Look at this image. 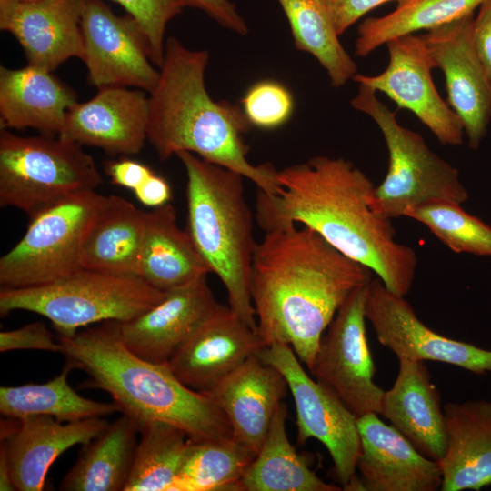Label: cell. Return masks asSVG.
<instances>
[{
  "mask_svg": "<svg viewBox=\"0 0 491 491\" xmlns=\"http://www.w3.org/2000/svg\"><path fill=\"white\" fill-rule=\"evenodd\" d=\"M276 193L257 192L256 220L264 232L301 224L345 256L376 274L392 292L406 296L417 258L396 241L391 220L370 201L374 184L352 162L316 156L278 170Z\"/></svg>",
  "mask_w": 491,
  "mask_h": 491,
  "instance_id": "6da1fadb",
  "label": "cell"
},
{
  "mask_svg": "<svg viewBox=\"0 0 491 491\" xmlns=\"http://www.w3.org/2000/svg\"><path fill=\"white\" fill-rule=\"evenodd\" d=\"M371 270L314 230L297 225L265 232L254 253L250 294L265 346H289L309 369L340 306Z\"/></svg>",
  "mask_w": 491,
  "mask_h": 491,
  "instance_id": "7a4b0ae2",
  "label": "cell"
},
{
  "mask_svg": "<svg viewBox=\"0 0 491 491\" xmlns=\"http://www.w3.org/2000/svg\"><path fill=\"white\" fill-rule=\"evenodd\" d=\"M208 62L206 50L166 39L158 81L148 95L147 141L161 160L189 152L240 174L258 191L276 193L278 170L247 158L244 135L251 125L242 108L210 96L205 82Z\"/></svg>",
  "mask_w": 491,
  "mask_h": 491,
  "instance_id": "3957f363",
  "label": "cell"
},
{
  "mask_svg": "<svg viewBox=\"0 0 491 491\" xmlns=\"http://www.w3.org/2000/svg\"><path fill=\"white\" fill-rule=\"evenodd\" d=\"M61 353L90 377L85 387L108 393L120 410L140 427L161 421L183 429L193 442L232 437L230 425L213 400L172 373L167 364L146 361L129 351L111 321L59 336Z\"/></svg>",
  "mask_w": 491,
  "mask_h": 491,
  "instance_id": "277c9868",
  "label": "cell"
},
{
  "mask_svg": "<svg viewBox=\"0 0 491 491\" xmlns=\"http://www.w3.org/2000/svg\"><path fill=\"white\" fill-rule=\"evenodd\" d=\"M186 175L187 231L224 285L229 307L256 329L250 294L252 260L257 243L240 174L179 152Z\"/></svg>",
  "mask_w": 491,
  "mask_h": 491,
  "instance_id": "5b68a950",
  "label": "cell"
},
{
  "mask_svg": "<svg viewBox=\"0 0 491 491\" xmlns=\"http://www.w3.org/2000/svg\"><path fill=\"white\" fill-rule=\"evenodd\" d=\"M166 292L136 276H119L81 268L48 284L1 288L2 316L15 310L47 318L61 337L98 322L131 320L157 305Z\"/></svg>",
  "mask_w": 491,
  "mask_h": 491,
  "instance_id": "8992f818",
  "label": "cell"
},
{
  "mask_svg": "<svg viewBox=\"0 0 491 491\" xmlns=\"http://www.w3.org/2000/svg\"><path fill=\"white\" fill-rule=\"evenodd\" d=\"M351 105L373 119L388 150L387 174L370 201L376 214L391 220L431 201L461 205L468 199L458 170L434 153L419 134L403 127L376 91L359 84Z\"/></svg>",
  "mask_w": 491,
  "mask_h": 491,
  "instance_id": "52a82bcc",
  "label": "cell"
},
{
  "mask_svg": "<svg viewBox=\"0 0 491 491\" xmlns=\"http://www.w3.org/2000/svg\"><path fill=\"white\" fill-rule=\"evenodd\" d=\"M103 182L83 145L61 135L20 136L0 129V205L29 217Z\"/></svg>",
  "mask_w": 491,
  "mask_h": 491,
  "instance_id": "ba28073f",
  "label": "cell"
},
{
  "mask_svg": "<svg viewBox=\"0 0 491 491\" xmlns=\"http://www.w3.org/2000/svg\"><path fill=\"white\" fill-rule=\"evenodd\" d=\"M105 197L84 191L31 216L25 235L0 258L1 288L41 286L83 268L84 243Z\"/></svg>",
  "mask_w": 491,
  "mask_h": 491,
  "instance_id": "9c48e42d",
  "label": "cell"
},
{
  "mask_svg": "<svg viewBox=\"0 0 491 491\" xmlns=\"http://www.w3.org/2000/svg\"><path fill=\"white\" fill-rule=\"evenodd\" d=\"M257 356L285 377L296 411L297 442L316 438L327 449L343 490H356L361 443L357 416L327 386L312 378L293 349L275 343Z\"/></svg>",
  "mask_w": 491,
  "mask_h": 491,
  "instance_id": "30bf717a",
  "label": "cell"
},
{
  "mask_svg": "<svg viewBox=\"0 0 491 491\" xmlns=\"http://www.w3.org/2000/svg\"><path fill=\"white\" fill-rule=\"evenodd\" d=\"M368 284L356 288L340 306L308 369L356 416L381 415L385 393L373 381L375 366L366 334Z\"/></svg>",
  "mask_w": 491,
  "mask_h": 491,
  "instance_id": "8fae6325",
  "label": "cell"
},
{
  "mask_svg": "<svg viewBox=\"0 0 491 491\" xmlns=\"http://www.w3.org/2000/svg\"><path fill=\"white\" fill-rule=\"evenodd\" d=\"M82 61L88 83L97 88L126 86L150 94L159 68L154 66L145 36L130 16H119L103 0H85L81 17Z\"/></svg>",
  "mask_w": 491,
  "mask_h": 491,
  "instance_id": "7c38bea8",
  "label": "cell"
},
{
  "mask_svg": "<svg viewBox=\"0 0 491 491\" xmlns=\"http://www.w3.org/2000/svg\"><path fill=\"white\" fill-rule=\"evenodd\" d=\"M365 315L380 344L397 359L438 361L476 375L491 372V350L433 331L417 317L404 296L389 290L379 278L367 286Z\"/></svg>",
  "mask_w": 491,
  "mask_h": 491,
  "instance_id": "4fadbf2b",
  "label": "cell"
},
{
  "mask_svg": "<svg viewBox=\"0 0 491 491\" xmlns=\"http://www.w3.org/2000/svg\"><path fill=\"white\" fill-rule=\"evenodd\" d=\"M386 46L389 62L382 73L356 74L352 80L385 94L399 108L409 110L442 145H461L463 125L434 85V66L423 35H407L391 40Z\"/></svg>",
  "mask_w": 491,
  "mask_h": 491,
  "instance_id": "5bb4252c",
  "label": "cell"
},
{
  "mask_svg": "<svg viewBox=\"0 0 491 491\" xmlns=\"http://www.w3.org/2000/svg\"><path fill=\"white\" fill-rule=\"evenodd\" d=\"M474 13L423 35L434 68L445 76L448 105L476 149L491 120V82L472 40Z\"/></svg>",
  "mask_w": 491,
  "mask_h": 491,
  "instance_id": "9a60e30c",
  "label": "cell"
},
{
  "mask_svg": "<svg viewBox=\"0 0 491 491\" xmlns=\"http://www.w3.org/2000/svg\"><path fill=\"white\" fill-rule=\"evenodd\" d=\"M218 305L205 276L166 291L163 300L138 316L111 324L133 354L152 363L167 364Z\"/></svg>",
  "mask_w": 491,
  "mask_h": 491,
  "instance_id": "2e32d148",
  "label": "cell"
},
{
  "mask_svg": "<svg viewBox=\"0 0 491 491\" xmlns=\"http://www.w3.org/2000/svg\"><path fill=\"white\" fill-rule=\"evenodd\" d=\"M265 346L256 329L219 304L167 366L184 385L205 393Z\"/></svg>",
  "mask_w": 491,
  "mask_h": 491,
  "instance_id": "e0dca14e",
  "label": "cell"
},
{
  "mask_svg": "<svg viewBox=\"0 0 491 491\" xmlns=\"http://www.w3.org/2000/svg\"><path fill=\"white\" fill-rule=\"evenodd\" d=\"M85 0H0V29L24 50L27 65L49 72L83 59L81 17Z\"/></svg>",
  "mask_w": 491,
  "mask_h": 491,
  "instance_id": "ac0fdd59",
  "label": "cell"
},
{
  "mask_svg": "<svg viewBox=\"0 0 491 491\" xmlns=\"http://www.w3.org/2000/svg\"><path fill=\"white\" fill-rule=\"evenodd\" d=\"M148 115L146 92L105 86L98 88L91 99L70 107L58 135L109 154L132 155L139 153L147 140Z\"/></svg>",
  "mask_w": 491,
  "mask_h": 491,
  "instance_id": "d6986e66",
  "label": "cell"
},
{
  "mask_svg": "<svg viewBox=\"0 0 491 491\" xmlns=\"http://www.w3.org/2000/svg\"><path fill=\"white\" fill-rule=\"evenodd\" d=\"M361 443L357 461L358 490L436 491L441 488L438 461L418 452L376 413L357 416Z\"/></svg>",
  "mask_w": 491,
  "mask_h": 491,
  "instance_id": "ffe728a7",
  "label": "cell"
},
{
  "mask_svg": "<svg viewBox=\"0 0 491 491\" xmlns=\"http://www.w3.org/2000/svg\"><path fill=\"white\" fill-rule=\"evenodd\" d=\"M288 390L282 374L256 355L204 394L225 416L232 437L256 456Z\"/></svg>",
  "mask_w": 491,
  "mask_h": 491,
  "instance_id": "44dd1931",
  "label": "cell"
},
{
  "mask_svg": "<svg viewBox=\"0 0 491 491\" xmlns=\"http://www.w3.org/2000/svg\"><path fill=\"white\" fill-rule=\"evenodd\" d=\"M108 425L105 417L65 423L47 416L20 419L15 432L1 440L15 490H43L58 456L75 445L86 444Z\"/></svg>",
  "mask_w": 491,
  "mask_h": 491,
  "instance_id": "7402d4cb",
  "label": "cell"
},
{
  "mask_svg": "<svg viewBox=\"0 0 491 491\" xmlns=\"http://www.w3.org/2000/svg\"><path fill=\"white\" fill-rule=\"evenodd\" d=\"M393 386L385 391L381 415L426 457L439 461L447 446L440 395L423 361L398 358Z\"/></svg>",
  "mask_w": 491,
  "mask_h": 491,
  "instance_id": "603a6c76",
  "label": "cell"
},
{
  "mask_svg": "<svg viewBox=\"0 0 491 491\" xmlns=\"http://www.w3.org/2000/svg\"><path fill=\"white\" fill-rule=\"evenodd\" d=\"M447 446L438 461L442 491L480 490L491 485V401L466 400L443 407Z\"/></svg>",
  "mask_w": 491,
  "mask_h": 491,
  "instance_id": "cb8c5ba5",
  "label": "cell"
},
{
  "mask_svg": "<svg viewBox=\"0 0 491 491\" xmlns=\"http://www.w3.org/2000/svg\"><path fill=\"white\" fill-rule=\"evenodd\" d=\"M77 95L47 70L27 65L0 67V126L33 128L43 135H60Z\"/></svg>",
  "mask_w": 491,
  "mask_h": 491,
  "instance_id": "d4e9b609",
  "label": "cell"
},
{
  "mask_svg": "<svg viewBox=\"0 0 491 491\" xmlns=\"http://www.w3.org/2000/svg\"><path fill=\"white\" fill-rule=\"evenodd\" d=\"M144 217L138 277L166 292L211 273L188 231L179 227L171 203L144 212Z\"/></svg>",
  "mask_w": 491,
  "mask_h": 491,
  "instance_id": "484cf974",
  "label": "cell"
},
{
  "mask_svg": "<svg viewBox=\"0 0 491 491\" xmlns=\"http://www.w3.org/2000/svg\"><path fill=\"white\" fill-rule=\"evenodd\" d=\"M144 231L143 211L123 197L105 195L84 243L82 267L137 276Z\"/></svg>",
  "mask_w": 491,
  "mask_h": 491,
  "instance_id": "4316f807",
  "label": "cell"
},
{
  "mask_svg": "<svg viewBox=\"0 0 491 491\" xmlns=\"http://www.w3.org/2000/svg\"><path fill=\"white\" fill-rule=\"evenodd\" d=\"M140 426L122 414L99 436L82 445L62 478L63 491H124L131 474Z\"/></svg>",
  "mask_w": 491,
  "mask_h": 491,
  "instance_id": "83f0119b",
  "label": "cell"
},
{
  "mask_svg": "<svg viewBox=\"0 0 491 491\" xmlns=\"http://www.w3.org/2000/svg\"><path fill=\"white\" fill-rule=\"evenodd\" d=\"M286 405L282 402L267 435L237 484L236 491H340L310 469L291 444L286 429Z\"/></svg>",
  "mask_w": 491,
  "mask_h": 491,
  "instance_id": "f1b7e54d",
  "label": "cell"
},
{
  "mask_svg": "<svg viewBox=\"0 0 491 491\" xmlns=\"http://www.w3.org/2000/svg\"><path fill=\"white\" fill-rule=\"evenodd\" d=\"M72 369L74 366L67 362L58 376L45 383L1 386V414L18 419L47 416L61 422H74L120 412L115 402L95 401L75 391L67 380Z\"/></svg>",
  "mask_w": 491,
  "mask_h": 491,
  "instance_id": "f546056e",
  "label": "cell"
},
{
  "mask_svg": "<svg viewBox=\"0 0 491 491\" xmlns=\"http://www.w3.org/2000/svg\"><path fill=\"white\" fill-rule=\"evenodd\" d=\"M288 20L296 49L312 55L334 87L356 75L357 65L339 40L326 0H278Z\"/></svg>",
  "mask_w": 491,
  "mask_h": 491,
  "instance_id": "4dcf8cb0",
  "label": "cell"
},
{
  "mask_svg": "<svg viewBox=\"0 0 491 491\" xmlns=\"http://www.w3.org/2000/svg\"><path fill=\"white\" fill-rule=\"evenodd\" d=\"M484 0H398L391 13L365 19L357 30L356 56L365 57L391 40L433 30L469 14Z\"/></svg>",
  "mask_w": 491,
  "mask_h": 491,
  "instance_id": "1f68e13d",
  "label": "cell"
},
{
  "mask_svg": "<svg viewBox=\"0 0 491 491\" xmlns=\"http://www.w3.org/2000/svg\"><path fill=\"white\" fill-rule=\"evenodd\" d=\"M256 455L233 437L193 442L169 491H236Z\"/></svg>",
  "mask_w": 491,
  "mask_h": 491,
  "instance_id": "d6a6232c",
  "label": "cell"
},
{
  "mask_svg": "<svg viewBox=\"0 0 491 491\" xmlns=\"http://www.w3.org/2000/svg\"><path fill=\"white\" fill-rule=\"evenodd\" d=\"M190 438L161 421L144 424L124 491H169L184 462Z\"/></svg>",
  "mask_w": 491,
  "mask_h": 491,
  "instance_id": "836d02e7",
  "label": "cell"
},
{
  "mask_svg": "<svg viewBox=\"0 0 491 491\" xmlns=\"http://www.w3.org/2000/svg\"><path fill=\"white\" fill-rule=\"evenodd\" d=\"M406 216L425 225L456 253L491 256V226L464 211L460 204L431 201L411 209Z\"/></svg>",
  "mask_w": 491,
  "mask_h": 491,
  "instance_id": "e575fe53",
  "label": "cell"
},
{
  "mask_svg": "<svg viewBox=\"0 0 491 491\" xmlns=\"http://www.w3.org/2000/svg\"><path fill=\"white\" fill-rule=\"evenodd\" d=\"M242 110L251 125L271 130L284 125L292 116L295 102L291 92L275 80L252 85L241 99Z\"/></svg>",
  "mask_w": 491,
  "mask_h": 491,
  "instance_id": "d590c367",
  "label": "cell"
},
{
  "mask_svg": "<svg viewBox=\"0 0 491 491\" xmlns=\"http://www.w3.org/2000/svg\"><path fill=\"white\" fill-rule=\"evenodd\" d=\"M121 5L143 31L154 65L164 61L167 24L186 6L184 0H113Z\"/></svg>",
  "mask_w": 491,
  "mask_h": 491,
  "instance_id": "8d00e7d4",
  "label": "cell"
},
{
  "mask_svg": "<svg viewBox=\"0 0 491 491\" xmlns=\"http://www.w3.org/2000/svg\"><path fill=\"white\" fill-rule=\"evenodd\" d=\"M40 350L61 353L60 342L42 321L27 324L19 328L0 333V351Z\"/></svg>",
  "mask_w": 491,
  "mask_h": 491,
  "instance_id": "74e56055",
  "label": "cell"
},
{
  "mask_svg": "<svg viewBox=\"0 0 491 491\" xmlns=\"http://www.w3.org/2000/svg\"><path fill=\"white\" fill-rule=\"evenodd\" d=\"M186 6L197 8L223 27L241 35L248 32L246 20L229 0H184Z\"/></svg>",
  "mask_w": 491,
  "mask_h": 491,
  "instance_id": "f35d334b",
  "label": "cell"
},
{
  "mask_svg": "<svg viewBox=\"0 0 491 491\" xmlns=\"http://www.w3.org/2000/svg\"><path fill=\"white\" fill-rule=\"evenodd\" d=\"M338 35L344 34L363 15L393 0H326ZM398 1V0H395Z\"/></svg>",
  "mask_w": 491,
  "mask_h": 491,
  "instance_id": "ab89813d",
  "label": "cell"
},
{
  "mask_svg": "<svg viewBox=\"0 0 491 491\" xmlns=\"http://www.w3.org/2000/svg\"><path fill=\"white\" fill-rule=\"evenodd\" d=\"M472 40L476 55L491 82V0H484L472 24Z\"/></svg>",
  "mask_w": 491,
  "mask_h": 491,
  "instance_id": "60d3db41",
  "label": "cell"
},
{
  "mask_svg": "<svg viewBox=\"0 0 491 491\" xmlns=\"http://www.w3.org/2000/svg\"><path fill=\"white\" fill-rule=\"evenodd\" d=\"M105 171L114 185L133 191L154 173L147 165L132 159L112 161Z\"/></svg>",
  "mask_w": 491,
  "mask_h": 491,
  "instance_id": "b9f144b4",
  "label": "cell"
},
{
  "mask_svg": "<svg viewBox=\"0 0 491 491\" xmlns=\"http://www.w3.org/2000/svg\"><path fill=\"white\" fill-rule=\"evenodd\" d=\"M133 192L140 203L150 208L168 204L172 198L168 182L155 172Z\"/></svg>",
  "mask_w": 491,
  "mask_h": 491,
  "instance_id": "7bdbcfd3",
  "label": "cell"
},
{
  "mask_svg": "<svg viewBox=\"0 0 491 491\" xmlns=\"http://www.w3.org/2000/svg\"><path fill=\"white\" fill-rule=\"evenodd\" d=\"M0 490L14 491L15 490L12 481L9 465L4 446L0 448Z\"/></svg>",
  "mask_w": 491,
  "mask_h": 491,
  "instance_id": "ee69618b",
  "label": "cell"
},
{
  "mask_svg": "<svg viewBox=\"0 0 491 491\" xmlns=\"http://www.w3.org/2000/svg\"><path fill=\"white\" fill-rule=\"evenodd\" d=\"M23 1H35V0H23Z\"/></svg>",
  "mask_w": 491,
  "mask_h": 491,
  "instance_id": "f6af8a7d",
  "label": "cell"
}]
</instances>
